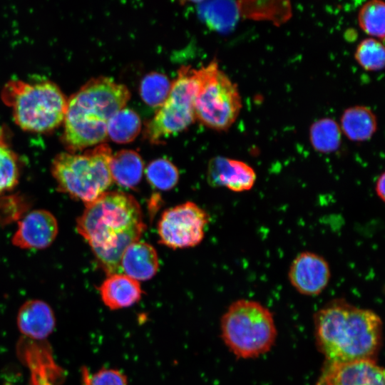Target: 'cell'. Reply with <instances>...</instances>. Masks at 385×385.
I'll return each mask as SVG.
<instances>
[{"mask_svg":"<svg viewBox=\"0 0 385 385\" xmlns=\"http://www.w3.org/2000/svg\"><path fill=\"white\" fill-rule=\"evenodd\" d=\"M145 228L139 203L120 191H107L86 205L76 221L78 232L88 242L108 276L120 273L122 255L138 241Z\"/></svg>","mask_w":385,"mask_h":385,"instance_id":"1","label":"cell"},{"mask_svg":"<svg viewBox=\"0 0 385 385\" xmlns=\"http://www.w3.org/2000/svg\"><path fill=\"white\" fill-rule=\"evenodd\" d=\"M317 344L329 364L375 360L382 339V322L373 311L334 301L314 317Z\"/></svg>","mask_w":385,"mask_h":385,"instance_id":"2","label":"cell"},{"mask_svg":"<svg viewBox=\"0 0 385 385\" xmlns=\"http://www.w3.org/2000/svg\"><path fill=\"white\" fill-rule=\"evenodd\" d=\"M128 88L108 77L86 82L67 100L61 140L68 153L103 143L107 124L130 99Z\"/></svg>","mask_w":385,"mask_h":385,"instance_id":"3","label":"cell"},{"mask_svg":"<svg viewBox=\"0 0 385 385\" xmlns=\"http://www.w3.org/2000/svg\"><path fill=\"white\" fill-rule=\"evenodd\" d=\"M1 98L11 108L16 124L24 130L49 132L63 121L67 99L51 81L11 80L4 86Z\"/></svg>","mask_w":385,"mask_h":385,"instance_id":"4","label":"cell"},{"mask_svg":"<svg viewBox=\"0 0 385 385\" xmlns=\"http://www.w3.org/2000/svg\"><path fill=\"white\" fill-rule=\"evenodd\" d=\"M111 149L101 143L83 154L63 152L52 162L51 173L58 190L88 205L107 192L113 180Z\"/></svg>","mask_w":385,"mask_h":385,"instance_id":"5","label":"cell"},{"mask_svg":"<svg viewBox=\"0 0 385 385\" xmlns=\"http://www.w3.org/2000/svg\"><path fill=\"white\" fill-rule=\"evenodd\" d=\"M220 328L225 345L237 357L242 359L265 354L277 337L271 312L250 299L234 302L222 317Z\"/></svg>","mask_w":385,"mask_h":385,"instance_id":"6","label":"cell"},{"mask_svg":"<svg viewBox=\"0 0 385 385\" xmlns=\"http://www.w3.org/2000/svg\"><path fill=\"white\" fill-rule=\"evenodd\" d=\"M198 83L194 101L195 118L205 125L217 130L228 129L242 108L237 86L213 60L196 70Z\"/></svg>","mask_w":385,"mask_h":385,"instance_id":"7","label":"cell"},{"mask_svg":"<svg viewBox=\"0 0 385 385\" xmlns=\"http://www.w3.org/2000/svg\"><path fill=\"white\" fill-rule=\"evenodd\" d=\"M197 88L196 69L190 66L180 68L167 99L145 126L146 139L158 143L190 126L196 119L194 101Z\"/></svg>","mask_w":385,"mask_h":385,"instance_id":"8","label":"cell"},{"mask_svg":"<svg viewBox=\"0 0 385 385\" xmlns=\"http://www.w3.org/2000/svg\"><path fill=\"white\" fill-rule=\"evenodd\" d=\"M209 222L207 213L192 202L166 210L158 223L159 242L170 248H187L198 245Z\"/></svg>","mask_w":385,"mask_h":385,"instance_id":"9","label":"cell"},{"mask_svg":"<svg viewBox=\"0 0 385 385\" xmlns=\"http://www.w3.org/2000/svg\"><path fill=\"white\" fill-rule=\"evenodd\" d=\"M288 277L297 292L314 296L327 287L331 278V270L324 257L305 251L297 255L292 262Z\"/></svg>","mask_w":385,"mask_h":385,"instance_id":"10","label":"cell"},{"mask_svg":"<svg viewBox=\"0 0 385 385\" xmlns=\"http://www.w3.org/2000/svg\"><path fill=\"white\" fill-rule=\"evenodd\" d=\"M58 231L57 220L51 212L35 210L19 222L11 241L21 249H44L53 243Z\"/></svg>","mask_w":385,"mask_h":385,"instance_id":"11","label":"cell"},{"mask_svg":"<svg viewBox=\"0 0 385 385\" xmlns=\"http://www.w3.org/2000/svg\"><path fill=\"white\" fill-rule=\"evenodd\" d=\"M207 178L212 187H225L234 192H243L252 189L257 175L255 170L243 161L217 156L208 163Z\"/></svg>","mask_w":385,"mask_h":385,"instance_id":"12","label":"cell"},{"mask_svg":"<svg viewBox=\"0 0 385 385\" xmlns=\"http://www.w3.org/2000/svg\"><path fill=\"white\" fill-rule=\"evenodd\" d=\"M322 385H384V371L375 360L329 364Z\"/></svg>","mask_w":385,"mask_h":385,"instance_id":"13","label":"cell"},{"mask_svg":"<svg viewBox=\"0 0 385 385\" xmlns=\"http://www.w3.org/2000/svg\"><path fill=\"white\" fill-rule=\"evenodd\" d=\"M56 324L51 307L39 299L26 301L20 307L17 315L19 331L34 339H43L53 330Z\"/></svg>","mask_w":385,"mask_h":385,"instance_id":"14","label":"cell"},{"mask_svg":"<svg viewBox=\"0 0 385 385\" xmlns=\"http://www.w3.org/2000/svg\"><path fill=\"white\" fill-rule=\"evenodd\" d=\"M120 273L135 279L145 281L153 278L159 267L155 248L145 242L136 241L129 245L122 255Z\"/></svg>","mask_w":385,"mask_h":385,"instance_id":"15","label":"cell"},{"mask_svg":"<svg viewBox=\"0 0 385 385\" xmlns=\"http://www.w3.org/2000/svg\"><path fill=\"white\" fill-rule=\"evenodd\" d=\"M99 292L103 302L111 309L129 307L137 303L143 294L138 281L121 273L108 275Z\"/></svg>","mask_w":385,"mask_h":385,"instance_id":"16","label":"cell"},{"mask_svg":"<svg viewBox=\"0 0 385 385\" xmlns=\"http://www.w3.org/2000/svg\"><path fill=\"white\" fill-rule=\"evenodd\" d=\"M340 128L349 140L366 141L371 139L376 130V117L366 106H352L343 112Z\"/></svg>","mask_w":385,"mask_h":385,"instance_id":"17","label":"cell"},{"mask_svg":"<svg viewBox=\"0 0 385 385\" xmlns=\"http://www.w3.org/2000/svg\"><path fill=\"white\" fill-rule=\"evenodd\" d=\"M140 155L132 150H121L112 154L110 172L112 180L125 188H133L140 181L143 173Z\"/></svg>","mask_w":385,"mask_h":385,"instance_id":"18","label":"cell"},{"mask_svg":"<svg viewBox=\"0 0 385 385\" xmlns=\"http://www.w3.org/2000/svg\"><path fill=\"white\" fill-rule=\"evenodd\" d=\"M200 16L213 29L227 31L232 29L240 18L238 1H197Z\"/></svg>","mask_w":385,"mask_h":385,"instance_id":"19","label":"cell"},{"mask_svg":"<svg viewBox=\"0 0 385 385\" xmlns=\"http://www.w3.org/2000/svg\"><path fill=\"white\" fill-rule=\"evenodd\" d=\"M141 130V120L134 111L123 108L108 120L107 135L113 142L125 144L132 142Z\"/></svg>","mask_w":385,"mask_h":385,"instance_id":"20","label":"cell"},{"mask_svg":"<svg viewBox=\"0 0 385 385\" xmlns=\"http://www.w3.org/2000/svg\"><path fill=\"white\" fill-rule=\"evenodd\" d=\"M312 148L321 153H331L339 149L342 142V130L337 122L324 118L314 122L309 129Z\"/></svg>","mask_w":385,"mask_h":385,"instance_id":"21","label":"cell"},{"mask_svg":"<svg viewBox=\"0 0 385 385\" xmlns=\"http://www.w3.org/2000/svg\"><path fill=\"white\" fill-rule=\"evenodd\" d=\"M240 17L282 23L291 16L289 1H238Z\"/></svg>","mask_w":385,"mask_h":385,"instance_id":"22","label":"cell"},{"mask_svg":"<svg viewBox=\"0 0 385 385\" xmlns=\"http://www.w3.org/2000/svg\"><path fill=\"white\" fill-rule=\"evenodd\" d=\"M358 22L367 34L384 41L385 34V4L382 1L366 2L359 9Z\"/></svg>","mask_w":385,"mask_h":385,"instance_id":"23","label":"cell"},{"mask_svg":"<svg viewBox=\"0 0 385 385\" xmlns=\"http://www.w3.org/2000/svg\"><path fill=\"white\" fill-rule=\"evenodd\" d=\"M171 85L172 83L165 74L151 72L140 81V97L150 106L160 108L167 99Z\"/></svg>","mask_w":385,"mask_h":385,"instance_id":"24","label":"cell"},{"mask_svg":"<svg viewBox=\"0 0 385 385\" xmlns=\"http://www.w3.org/2000/svg\"><path fill=\"white\" fill-rule=\"evenodd\" d=\"M19 163L17 155L0 130V195L11 190L19 183Z\"/></svg>","mask_w":385,"mask_h":385,"instance_id":"25","label":"cell"},{"mask_svg":"<svg viewBox=\"0 0 385 385\" xmlns=\"http://www.w3.org/2000/svg\"><path fill=\"white\" fill-rule=\"evenodd\" d=\"M145 175L152 186L161 190L173 188L179 179L178 168L165 158L151 161L145 169Z\"/></svg>","mask_w":385,"mask_h":385,"instance_id":"26","label":"cell"},{"mask_svg":"<svg viewBox=\"0 0 385 385\" xmlns=\"http://www.w3.org/2000/svg\"><path fill=\"white\" fill-rule=\"evenodd\" d=\"M354 58L356 62L366 71L381 70L385 63L384 44L375 38H365L357 46Z\"/></svg>","mask_w":385,"mask_h":385,"instance_id":"27","label":"cell"},{"mask_svg":"<svg viewBox=\"0 0 385 385\" xmlns=\"http://www.w3.org/2000/svg\"><path fill=\"white\" fill-rule=\"evenodd\" d=\"M83 385H128L126 376L113 369H102L90 373L83 368L82 371Z\"/></svg>","mask_w":385,"mask_h":385,"instance_id":"28","label":"cell"},{"mask_svg":"<svg viewBox=\"0 0 385 385\" xmlns=\"http://www.w3.org/2000/svg\"><path fill=\"white\" fill-rule=\"evenodd\" d=\"M385 174L382 173L377 178L375 185V191L379 198L383 202L385 200L384 192Z\"/></svg>","mask_w":385,"mask_h":385,"instance_id":"29","label":"cell"}]
</instances>
